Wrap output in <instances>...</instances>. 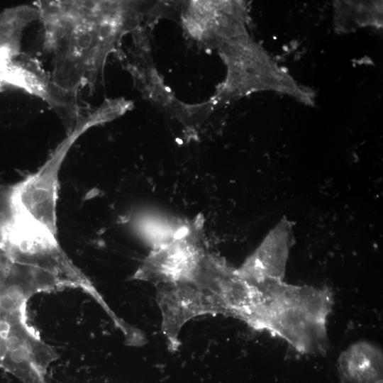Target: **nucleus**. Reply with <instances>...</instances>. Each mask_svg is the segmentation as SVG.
<instances>
[{
  "label": "nucleus",
  "instance_id": "obj_1",
  "mask_svg": "<svg viewBox=\"0 0 383 383\" xmlns=\"http://www.w3.org/2000/svg\"><path fill=\"white\" fill-rule=\"evenodd\" d=\"M43 28V48L51 58L55 84L77 98L91 92L104 76L109 56L135 30L144 14L135 1L40 0L33 3Z\"/></svg>",
  "mask_w": 383,
  "mask_h": 383
},
{
  "label": "nucleus",
  "instance_id": "obj_2",
  "mask_svg": "<svg viewBox=\"0 0 383 383\" xmlns=\"http://www.w3.org/2000/svg\"><path fill=\"white\" fill-rule=\"evenodd\" d=\"M258 285L263 293L260 331L281 338L303 354L326 351V320L333 305L330 289L273 279Z\"/></svg>",
  "mask_w": 383,
  "mask_h": 383
},
{
  "label": "nucleus",
  "instance_id": "obj_3",
  "mask_svg": "<svg viewBox=\"0 0 383 383\" xmlns=\"http://www.w3.org/2000/svg\"><path fill=\"white\" fill-rule=\"evenodd\" d=\"M107 119L101 107L81 116L35 172L11 184L12 202L18 215L57 233L59 175L63 162L79 137L93 127L106 123Z\"/></svg>",
  "mask_w": 383,
  "mask_h": 383
},
{
  "label": "nucleus",
  "instance_id": "obj_4",
  "mask_svg": "<svg viewBox=\"0 0 383 383\" xmlns=\"http://www.w3.org/2000/svg\"><path fill=\"white\" fill-rule=\"evenodd\" d=\"M204 218L181 226L169 240L152 248L133 279L159 284H192L208 250L203 235Z\"/></svg>",
  "mask_w": 383,
  "mask_h": 383
},
{
  "label": "nucleus",
  "instance_id": "obj_5",
  "mask_svg": "<svg viewBox=\"0 0 383 383\" xmlns=\"http://www.w3.org/2000/svg\"><path fill=\"white\" fill-rule=\"evenodd\" d=\"M157 302L161 313L162 332L171 351L179 348V333L189 320L201 316L219 314L212 295L189 284L157 285Z\"/></svg>",
  "mask_w": 383,
  "mask_h": 383
},
{
  "label": "nucleus",
  "instance_id": "obj_6",
  "mask_svg": "<svg viewBox=\"0 0 383 383\" xmlns=\"http://www.w3.org/2000/svg\"><path fill=\"white\" fill-rule=\"evenodd\" d=\"M294 243L293 223L283 218L268 232L254 252L236 268L238 274L253 284L271 279L283 280Z\"/></svg>",
  "mask_w": 383,
  "mask_h": 383
},
{
  "label": "nucleus",
  "instance_id": "obj_7",
  "mask_svg": "<svg viewBox=\"0 0 383 383\" xmlns=\"http://www.w3.org/2000/svg\"><path fill=\"white\" fill-rule=\"evenodd\" d=\"M232 1H189L182 13V25L194 40L205 45H221L242 31Z\"/></svg>",
  "mask_w": 383,
  "mask_h": 383
},
{
  "label": "nucleus",
  "instance_id": "obj_8",
  "mask_svg": "<svg viewBox=\"0 0 383 383\" xmlns=\"http://www.w3.org/2000/svg\"><path fill=\"white\" fill-rule=\"evenodd\" d=\"M382 352L367 341H358L340 355L337 367L340 383H377L382 379Z\"/></svg>",
  "mask_w": 383,
  "mask_h": 383
},
{
  "label": "nucleus",
  "instance_id": "obj_9",
  "mask_svg": "<svg viewBox=\"0 0 383 383\" xmlns=\"http://www.w3.org/2000/svg\"><path fill=\"white\" fill-rule=\"evenodd\" d=\"M36 20L38 11L33 3L9 8L0 13V67L22 54L24 31Z\"/></svg>",
  "mask_w": 383,
  "mask_h": 383
},
{
  "label": "nucleus",
  "instance_id": "obj_10",
  "mask_svg": "<svg viewBox=\"0 0 383 383\" xmlns=\"http://www.w3.org/2000/svg\"><path fill=\"white\" fill-rule=\"evenodd\" d=\"M377 383H383V381H382V379H381V380L378 381Z\"/></svg>",
  "mask_w": 383,
  "mask_h": 383
}]
</instances>
